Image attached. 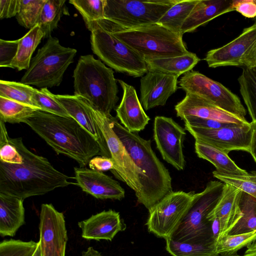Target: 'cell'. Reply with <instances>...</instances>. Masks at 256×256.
<instances>
[{"mask_svg": "<svg viewBox=\"0 0 256 256\" xmlns=\"http://www.w3.org/2000/svg\"><path fill=\"white\" fill-rule=\"evenodd\" d=\"M254 252H256V238L247 245L246 250L243 256H246Z\"/></svg>", "mask_w": 256, "mask_h": 256, "instance_id": "51", "label": "cell"}, {"mask_svg": "<svg viewBox=\"0 0 256 256\" xmlns=\"http://www.w3.org/2000/svg\"><path fill=\"white\" fill-rule=\"evenodd\" d=\"M240 207L242 217L228 234L247 233L256 230V198L242 192Z\"/></svg>", "mask_w": 256, "mask_h": 256, "instance_id": "32", "label": "cell"}, {"mask_svg": "<svg viewBox=\"0 0 256 256\" xmlns=\"http://www.w3.org/2000/svg\"><path fill=\"white\" fill-rule=\"evenodd\" d=\"M166 250L172 256H216V244H194L167 238Z\"/></svg>", "mask_w": 256, "mask_h": 256, "instance_id": "34", "label": "cell"}, {"mask_svg": "<svg viewBox=\"0 0 256 256\" xmlns=\"http://www.w3.org/2000/svg\"><path fill=\"white\" fill-rule=\"evenodd\" d=\"M123 90L122 100L116 110V117L130 132L144 130L150 118L146 114L135 88L122 80H118Z\"/></svg>", "mask_w": 256, "mask_h": 256, "instance_id": "20", "label": "cell"}, {"mask_svg": "<svg viewBox=\"0 0 256 256\" xmlns=\"http://www.w3.org/2000/svg\"><path fill=\"white\" fill-rule=\"evenodd\" d=\"M242 192L240 189L224 184L219 201L208 216V219L212 217L218 219L220 225V238L228 234L242 217L240 207Z\"/></svg>", "mask_w": 256, "mask_h": 256, "instance_id": "23", "label": "cell"}, {"mask_svg": "<svg viewBox=\"0 0 256 256\" xmlns=\"http://www.w3.org/2000/svg\"><path fill=\"white\" fill-rule=\"evenodd\" d=\"M174 109L176 116L181 119L186 116H194L239 124L249 123L201 97L188 93H186L185 97L175 106Z\"/></svg>", "mask_w": 256, "mask_h": 256, "instance_id": "21", "label": "cell"}, {"mask_svg": "<svg viewBox=\"0 0 256 256\" xmlns=\"http://www.w3.org/2000/svg\"><path fill=\"white\" fill-rule=\"evenodd\" d=\"M240 93L252 118L256 126V68H243L238 78Z\"/></svg>", "mask_w": 256, "mask_h": 256, "instance_id": "31", "label": "cell"}, {"mask_svg": "<svg viewBox=\"0 0 256 256\" xmlns=\"http://www.w3.org/2000/svg\"><path fill=\"white\" fill-rule=\"evenodd\" d=\"M76 184L98 199L118 200L124 198L125 191L118 182L102 172L84 167L74 168Z\"/></svg>", "mask_w": 256, "mask_h": 256, "instance_id": "18", "label": "cell"}, {"mask_svg": "<svg viewBox=\"0 0 256 256\" xmlns=\"http://www.w3.org/2000/svg\"><path fill=\"white\" fill-rule=\"evenodd\" d=\"M224 184L221 181H210L203 191L194 193L188 212L170 238L194 244H216L208 216L219 201Z\"/></svg>", "mask_w": 256, "mask_h": 256, "instance_id": "7", "label": "cell"}, {"mask_svg": "<svg viewBox=\"0 0 256 256\" xmlns=\"http://www.w3.org/2000/svg\"><path fill=\"white\" fill-rule=\"evenodd\" d=\"M73 78L74 94L84 98L94 110L110 116L119 99L112 70L92 55L82 56Z\"/></svg>", "mask_w": 256, "mask_h": 256, "instance_id": "4", "label": "cell"}, {"mask_svg": "<svg viewBox=\"0 0 256 256\" xmlns=\"http://www.w3.org/2000/svg\"><path fill=\"white\" fill-rule=\"evenodd\" d=\"M33 256H42L40 244Z\"/></svg>", "mask_w": 256, "mask_h": 256, "instance_id": "53", "label": "cell"}, {"mask_svg": "<svg viewBox=\"0 0 256 256\" xmlns=\"http://www.w3.org/2000/svg\"><path fill=\"white\" fill-rule=\"evenodd\" d=\"M10 140L23 160L20 164L0 162V192L24 200L74 184L69 180L72 178L54 168L46 158L28 149L21 138Z\"/></svg>", "mask_w": 256, "mask_h": 256, "instance_id": "1", "label": "cell"}, {"mask_svg": "<svg viewBox=\"0 0 256 256\" xmlns=\"http://www.w3.org/2000/svg\"><path fill=\"white\" fill-rule=\"evenodd\" d=\"M20 39L14 40H0V66L9 68L16 57Z\"/></svg>", "mask_w": 256, "mask_h": 256, "instance_id": "42", "label": "cell"}, {"mask_svg": "<svg viewBox=\"0 0 256 256\" xmlns=\"http://www.w3.org/2000/svg\"><path fill=\"white\" fill-rule=\"evenodd\" d=\"M195 152L201 158L212 163L216 171L224 174L246 176L248 172L238 167L228 154L220 148L200 140H196Z\"/></svg>", "mask_w": 256, "mask_h": 256, "instance_id": "26", "label": "cell"}, {"mask_svg": "<svg viewBox=\"0 0 256 256\" xmlns=\"http://www.w3.org/2000/svg\"><path fill=\"white\" fill-rule=\"evenodd\" d=\"M106 20L113 34L144 60L180 56L190 52L183 41V34L158 24L125 28Z\"/></svg>", "mask_w": 256, "mask_h": 256, "instance_id": "5", "label": "cell"}, {"mask_svg": "<svg viewBox=\"0 0 256 256\" xmlns=\"http://www.w3.org/2000/svg\"><path fill=\"white\" fill-rule=\"evenodd\" d=\"M256 42V22L244 28L236 38L222 47L209 50L204 58L210 68L242 66V60Z\"/></svg>", "mask_w": 256, "mask_h": 256, "instance_id": "16", "label": "cell"}, {"mask_svg": "<svg viewBox=\"0 0 256 256\" xmlns=\"http://www.w3.org/2000/svg\"><path fill=\"white\" fill-rule=\"evenodd\" d=\"M178 76L160 72H148L140 79V102L148 110L164 106L178 87Z\"/></svg>", "mask_w": 256, "mask_h": 256, "instance_id": "17", "label": "cell"}, {"mask_svg": "<svg viewBox=\"0 0 256 256\" xmlns=\"http://www.w3.org/2000/svg\"><path fill=\"white\" fill-rule=\"evenodd\" d=\"M82 236L88 240L112 241L123 229L120 214L112 210H104L78 222Z\"/></svg>", "mask_w": 256, "mask_h": 256, "instance_id": "22", "label": "cell"}, {"mask_svg": "<svg viewBox=\"0 0 256 256\" xmlns=\"http://www.w3.org/2000/svg\"><path fill=\"white\" fill-rule=\"evenodd\" d=\"M20 0H0V18L16 16L19 11Z\"/></svg>", "mask_w": 256, "mask_h": 256, "instance_id": "45", "label": "cell"}, {"mask_svg": "<svg viewBox=\"0 0 256 256\" xmlns=\"http://www.w3.org/2000/svg\"><path fill=\"white\" fill-rule=\"evenodd\" d=\"M110 119L114 131L140 170L141 189L137 200L149 210L173 192L170 173L152 150L150 140L130 132L112 115Z\"/></svg>", "mask_w": 256, "mask_h": 256, "instance_id": "3", "label": "cell"}, {"mask_svg": "<svg viewBox=\"0 0 256 256\" xmlns=\"http://www.w3.org/2000/svg\"><path fill=\"white\" fill-rule=\"evenodd\" d=\"M39 244V241L4 240L0 242V256H33Z\"/></svg>", "mask_w": 256, "mask_h": 256, "instance_id": "39", "label": "cell"}, {"mask_svg": "<svg viewBox=\"0 0 256 256\" xmlns=\"http://www.w3.org/2000/svg\"><path fill=\"white\" fill-rule=\"evenodd\" d=\"M178 0H105L104 18L125 28L155 24Z\"/></svg>", "mask_w": 256, "mask_h": 256, "instance_id": "9", "label": "cell"}, {"mask_svg": "<svg viewBox=\"0 0 256 256\" xmlns=\"http://www.w3.org/2000/svg\"><path fill=\"white\" fill-rule=\"evenodd\" d=\"M180 88L198 96L220 109L247 121L246 112L239 98L222 84L197 71L190 70L180 78Z\"/></svg>", "mask_w": 256, "mask_h": 256, "instance_id": "10", "label": "cell"}, {"mask_svg": "<svg viewBox=\"0 0 256 256\" xmlns=\"http://www.w3.org/2000/svg\"><path fill=\"white\" fill-rule=\"evenodd\" d=\"M194 194L178 191L165 196L148 210V230L159 238H170L188 212Z\"/></svg>", "mask_w": 256, "mask_h": 256, "instance_id": "11", "label": "cell"}, {"mask_svg": "<svg viewBox=\"0 0 256 256\" xmlns=\"http://www.w3.org/2000/svg\"><path fill=\"white\" fill-rule=\"evenodd\" d=\"M34 98L38 108L46 112L64 117H70L66 110L47 88L35 89Z\"/></svg>", "mask_w": 256, "mask_h": 256, "instance_id": "40", "label": "cell"}, {"mask_svg": "<svg viewBox=\"0 0 256 256\" xmlns=\"http://www.w3.org/2000/svg\"><path fill=\"white\" fill-rule=\"evenodd\" d=\"M254 130L250 143V150L249 152L251 154V155L253 157L254 160L256 162V126H255L254 124Z\"/></svg>", "mask_w": 256, "mask_h": 256, "instance_id": "49", "label": "cell"}, {"mask_svg": "<svg viewBox=\"0 0 256 256\" xmlns=\"http://www.w3.org/2000/svg\"><path fill=\"white\" fill-rule=\"evenodd\" d=\"M90 169L100 172L112 170L114 169V163L111 158L103 156H95L88 162Z\"/></svg>", "mask_w": 256, "mask_h": 256, "instance_id": "46", "label": "cell"}, {"mask_svg": "<svg viewBox=\"0 0 256 256\" xmlns=\"http://www.w3.org/2000/svg\"><path fill=\"white\" fill-rule=\"evenodd\" d=\"M44 37V34L38 25L30 30L20 39L18 50L10 68L20 71L28 70L30 67L32 55Z\"/></svg>", "mask_w": 256, "mask_h": 256, "instance_id": "28", "label": "cell"}, {"mask_svg": "<svg viewBox=\"0 0 256 256\" xmlns=\"http://www.w3.org/2000/svg\"><path fill=\"white\" fill-rule=\"evenodd\" d=\"M38 108L0 96V119L11 124L24 122Z\"/></svg>", "mask_w": 256, "mask_h": 256, "instance_id": "33", "label": "cell"}, {"mask_svg": "<svg viewBox=\"0 0 256 256\" xmlns=\"http://www.w3.org/2000/svg\"><path fill=\"white\" fill-rule=\"evenodd\" d=\"M182 120H184L185 124L203 128H218L236 124L203 118L194 116H184Z\"/></svg>", "mask_w": 256, "mask_h": 256, "instance_id": "43", "label": "cell"}, {"mask_svg": "<svg viewBox=\"0 0 256 256\" xmlns=\"http://www.w3.org/2000/svg\"></svg>", "mask_w": 256, "mask_h": 256, "instance_id": "57", "label": "cell"}, {"mask_svg": "<svg viewBox=\"0 0 256 256\" xmlns=\"http://www.w3.org/2000/svg\"><path fill=\"white\" fill-rule=\"evenodd\" d=\"M242 62L248 68H256V42L244 56Z\"/></svg>", "mask_w": 256, "mask_h": 256, "instance_id": "47", "label": "cell"}, {"mask_svg": "<svg viewBox=\"0 0 256 256\" xmlns=\"http://www.w3.org/2000/svg\"><path fill=\"white\" fill-rule=\"evenodd\" d=\"M256 238V230L247 233L234 235L227 234L222 237L216 244V252L218 254L236 253L247 246Z\"/></svg>", "mask_w": 256, "mask_h": 256, "instance_id": "37", "label": "cell"}, {"mask_svg": "<svg viewBox=\"0 0 256 256\" xmlns=\"http://www.w3.org/2000/svg\"><path fill=\"white\" fill-rule=\"evenodd\" d=\"M46 0H20L19 11L16 16L18 24L31 29L37 24L42 7Z\"/></svg>", "mask_w": 256, "mask_h": 256, "instance_id": "36", "label": "cell"}, {"mask_svg": "<svg viewBox=\"0 0 256 256\" xmlns=\"http://www.w3.org/2000/svg\"><path fill=\"white\" fill-rule=\"evenodd\" d=\"M54 96L64 107L70 116L97 140L101 149L100 155L110 158L104 138L94 116L90 104L83 98L74 94H54Z\"/></svg>", "mask_w": 256, "mask_h": 256, "instance_id": "19", "label": "cell"}, {"mask_svg": "<svg viewBox=\"0 0 256 256\" xmlns=\"http://www.w3.org/2000/svg\"><path fill=\"white\" fill-rule=\"evenodd\" d=\"M234 10L233 0H198L184 22L181 33L192 32L214 18Z\"/></svg>", "mask_w": 256, "mask_h": 256, "instance_id": "24", "label": "cell"}, {"mask_svg": "<svg viewBox=\"0 0 256 256\" xmlns=\"http://www.w3.org/2000/svg\"><path fill=\"white\" fill-rule=\"evenodd\" d=\"M58 154L66 155L81 167L101 154L100 146L84 128L71 117L36 110L24 120Z\"/></svg>", "mask_w": 256, "mask_h": 256, "instance_id": "2", "label": "cell"}, {"mask_svg": "<svg viewBox=\"0 0 256 256\" xmlns=\"http://www.w3.org/2000/svg\"><path fill=\"white\" fill-rule=\"evenodd\" d=\"M24 200L0 192V235L14 236L25 223Z\"/></svg>", "mask_w": 256, "mask_h": 256, "instance_id": "25", "label": "cell"}, {"mask_svg": "<svg viewBox=\"0 0 256 256\" xmlns=\"http://www.w3.org/2000/svg\"><path fill=\"white\" fill-rule=\"evenodd\" d=\"M82 256H102L101 254L96 250L92 246L88 247L86 250L83 251Z\"/></svg>", "mask_w": 256, "mask_h": 256, "instance_id": "50", "label": "cell"}, {"mask_svg": "<svg viewBox=\"0 0 256 256\" xmlns=\"http://www.w3.org/2000/svg\"><path fill=\"white\" fill-rule=\"evenodd\" d=\"M86 26L91 32L93 52L106 65L134 77L143 76L148 72L144 58L113 34L106 18Z\"/></svg>", "mask_w": 256, "mask_h": 256, "instance_id": "6", "label": "cell"}, {"mask_svg": "<svg viewBox=\"0 0 256 256\" xmlns=\"http://www.w3.org/2000/svg\"><path fill=\"white\" fill-rule=\"evenodd\" d=\"M250 178L256 184V171H252L248 173Z\"/></svg>", "mask_w": 256, "mask_h": 256, "instance_id": "52", "label": "cell"}, {"mask_svg": "<svg viewBox=\"0 0 256 256\" xmlns=\"http://www.w3.org/2000/svg\"><path fill=\"white\" fill-rule=\"evenodd\" d=\"M92 110L94 116L104 138L110 158L114 163V169L111 172L117 178L132 189L138 198L141 189L140 170L136 165L124 146L112 128L110 116H106L92 108Z\"/></svg>", "mask_w": 256, "mask_h": 256, "instance_id": "12", "label": "cell"}, {"mask_svg": "<svg viewBox=\"0 0 256 256\" xmlns=\"http://www.w3.org/2000/svg\"><path fill=\"white\" fill-rule=\"evenodd\" d=\"M256 256V252L250 253V254H248V255L244 256Z\"/></svg>", "mask_w": 256, "mask_h": 256, "instance_id": "55", "label": "cell"}, {"mask_svg": "<svg viewBox=\"0 0 256 256\" xmlns=\"http://www.w3.org/2000/svg\"><path fill=\"white\" fill-rule=\"evenodd\" d=\"M184 128L194 138L216 146L228 154L232 150L250 152L254 126L252 123L218 128H203L184 124Z\"/></svg>", "mask_w": 256, "mask_h": 256, "instance_id": "13", "label": "cell"}, {"mask_svg": "<svg viewBox=\"0 0 256 256\" xmlns=\"http://www.w3.org/2000/svg\"><path fill=\"white\" fill-rule=\"evenodd\" d=\"M198 1L178 0L167 11L158 24L174 32L182 34L181 28L184 22Z\"/></svg>", "mask_w": 256, "mask_h": 256, "instance_id": "30", "label": "cell"}, {"mask_svg": "<svg viewBox=\"0 0 256 256\" xmlns=\"http://www.w3.org/2000/svg\"><path fill=\"white\" fill-rule=\"evenodd\" d=\"M66 0H46L43 6L37 24L42 30L44 37H51L54 30L57 28L61 17L68 12Z\"/></svg>", "mask_w": 256, "mask_h": 256, "instance_id": "29", "label": "cell"}, {"mask_svg": "<svg viewBox=\"0 0 256 256\" xmlns=\"http://www.w3.org/2000/svg\"><path fill=\"white\" fill-rule=\"evenodd\" d=\"M82 15L85 24L104 18L105 0H70Z\"/></svg>", "mask_w": 256, "mask_h": 256, "instance_id": "38", "label": "cell"}, {"mask_svg": "<svg viewBox=\"0 0 256 256\" xmlns=\"http://www.w3.org/2000/svg\"><path fill=\"white\" fill-rule=\"evenodd\" d=\"M40 216L42 256H65L68 237L64 214L52 204H44Z\"/></svg>", "mask_w": 256, "mask_h": 256, "instance_id": "15", "label": "cell"}, {"mask_svg": "<svg viewBox=\"0 0 256 256\" xmlns=\"http://www.w3.org/2000/svg\"><path fill=\"white\" fill-rule=\"evenodd\" d=\"M211 222V229L213 238L216 244L220 238V225L218 219L216 217H212L208 219Z\"/></svg>", "mask_w": 256, "mask_h": 256, "instance_id": "48", "label": "cell"}, {"mask_svg": "<svg viewBox=\"0 0 256 256\" xmlns=\"http://www.w3.org/2000/svg\"><path fill=\"white\" fill-rule=\"evenodd\" d=\"M186 129L172 118L156 116L154 124V139L162 158L178 170L186 166L183 143Z\"/></svg>", "mask_w": 256, "mask_h": 256, "instance_id": "14", "label": "cell"}, {"mask_svg": "<svg viewBox=\"0 0 256 256\" xmlns=\"http://www.w3.org/2000/svg\"><path fill=\"white\" fill-rule=\"evenodd\" d=\"M76 52L74 48L62 46L56 38H49L32 58L20 82L41 88L58 86Z\"/></svg>", "mask_w": 256, "mask_h": 256, "instance_id": "8", "label": "cell"}, {"mask_svg": "<svg viewBox=\"0 0 256 256\" xmlns=\"http://www.w3.org/2000/svg\"><path fill=\"white\" fill-rule=\"evenodd\" d=\"M5 122L0 119V162L10 164H20L23 158L10 141Z\"/></svg>", "mask_w": 256, "mask_h": 256, "instance_id": "41", "label": "cell"}, {"mask_svg": "<svg viewBox=\"0 0 256 256\" xmlns=\"http://www.w3.org/2000/svg\"><path fill=\"white\" fill-rule=\"evenodd\" d=\"M196 54L189 53L180 56L146 60L148 72L179 76L192 70L200 61Z\"/></svg>", "mask_w": 256, "mask_h": 256, "instance_id": "27", "label": "cell"}, {"mask_svg": "<svg viewBox=\"0 0 256 256\" xmlns=\"http://www.w3.org/2000/svg\"><path fill=\"white\" fill-rule=\"evenodd\" d=\"M252 20L254 21L255 22H256V17Z\"/></svg>", "mask_w": 256, "mask_h": 256, "instance_id": "56", "label": "cell"}, {"mask_svg": "<svg viewBox=\"0 0 256 256\" xmlns=\"http://www.w3.org/2000/svg\"><path fill=\"white\" fill-rule=\"evenodd\" d=\"M35 89L20 82L0 80V96L39 109L34 98Z\"/></svg>", "mask_w": 256, "mask_h": 256, "instance_id": "35", "label": "cell"}, {"mask_svg": "<svg viewBox=\"0 0 256 256\" xmlns=\"http://www.w3.org/2000/svg\"><path fill=\"white\" fill-rule=\"evenodd\" d=\"M216 256H240V255L238 254H237V252H236V253H234V254H218Z\"/></svg>", "mask_w": 256, "mask_h": 256, "instance_id": "54", "label": "cell"}, {"mask_svg": "<svg viewBox=\"0 0 256 256\" xmlns=\"http://www.w3.org/2000/svg\"><path fill=\"white\" fill-rule=\"evenodd\" d=\"M233 7L246 18L254 19L256 17V0H233Z\"/></svg>", "mask_w": 256, "mask_h": 256, "instance_id": "44", "label": "cell"}]
</instances>
